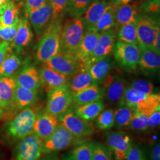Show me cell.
<instances>
[{
	"label": "cell",
	"instance_id": "cell-7",
	"mask_svg": "<svg viewBox=\"0 0 160 160\" xmlns=\"http://www.w3.org/2000/svg\"><path fill=\"white\" fill-rule=\"evenodd\" d=\"M43 154V141L34 133L24 138L14 151L15 160H39Z\"/></svg>",
	"mask_w": 160,
	"mask_h": 160
},
{
	"label": "cell",
	"instance_id": "cell-29",
	"mask_svg": "<svg viewBox=\"0 0 160 160\" xmlns=\"http://www.w3.org/2000/svg\"><path fill=\"white\" fill-rule=\"evenodd\" d=\"M19 8L12 1L9 0L3 11L0 14V26L12 25L19 20Z\"/></svg>",
	"mask_w": 160,
	"mask_h": 160
},
{
	"label": "cell",
	"instance_id": "cell-14",
	"mask_svg": "<svg viewBox=\"0 0 160 160\" xmlns=\"http://www.w3.org/2000/svg\"><path fill=\"white\" fill-rule=\"evenodd\" d=\"M105 135L108 146L116 159L125 160L129 151L133 146L130 135L123 131L107 132Z\"/></svg>",
	"mask_w": 160,
	"mask_h": 160
},
{
	"label": "cell",
	"instance_id": "cell-3",
	"mask_svg": "<svg viewBox=\"0 0 160 160\" xmlns=\"http://www.w3.org/2000/svg\"><path fill=\"white\" fill-rule=\"evenodd\" d=\"M85 32L80 17L67 20L63 24L61 34L60 51L64 53L72 54L79 46Z\"/></svg>",
	"mask_w": 160,
	"mask_h": 160
},
{
	"label": "cell",
	"instance_id": "cell-34",
	"mask_svg": "<svg viewBox=\"0 0 160 160\" xmlns=\"http://www.w3.org/2000/svg\"><path fill=\"white\" fill-rule=\"evenodd\" d=\"M21 65V61L16 54L9 53L0 65V76L11 77Z\"/></svg>",
	"mask_w": 160,
	"mask_h": 160
},
{
	"label": "cell",
	"instance_id": "cell-45",
	"mask_svg": "<svg viewBox=\"0 0 160 160\" xmlns=\"http://www.w3.org/2000/svg\"><path fill=\"white\" fill-rule=\"evenodd\" d=\"M125 160H147L142 149L138 146H133L129 151Z\"/></svg>",
	"mask_w": 160,
	"mask_h": 160
},
{
	"label": "cell",
	"instance_id": "cell-26",
	"mask_svg": "<svg viewBox=\"0 0 160 160\" xmlns=\"http://www.w3.org/2000/svg\"><path fill=\"white\" fill-rule=\"evenodd\" d=\"M103 95L98 84H93L85 89L73 94L72 103L78 106L102 100Z\"/></svg>",
	"mask_w": 160,
	"mask_h": 160
},
{
	"label": "cell",
	"instance_id": "cell-57",
	"mask_svg": "<svg viewBox=\"0 0 160 160\" xmlns=\"http://www.w3.org/2000/svg\"><path fill=\"white\" fill-rule=\"evenodd\" d=\"M1 43V39H0V43Z\"/></svg>",
	"mask_w": 160,
	"mask_h": 160
},
{
	"label": "cell",
	"instance_id": "cell-18",
	"mask_svg": "<svg viewBox=\"0 0 160 160\" xmlns=\"http://www.w3.org/2000/svg\"><path fill=\"white\" fill-rule=\"evenodd\" d=\"M58 117L48 112L38 114L33 127V133L43 141L49 137L59 125Z\"/></svg>",
	"mask_w": 160,
	"mask_h": 160
},
{
	"label": "cell",
	"instance_id": "cell-24",
	"mask_svg": "<svg viewBox=\"0 0 160 160\" xmlns=\"http://www.w3.org/2000/svg\"><path fill=\"white\" fill-rule=\"evenodd\" d=\"M89 67L82 65L81 68L69 79L68 88L74 94L94 84L89 71Z\"/></svg>",
	"mask_w": 160,
	"mask_h": 160
},
{
	"label": "cell",
	"instance_id": "cell-38",
	"mask_svg": "<svg viewBox=\"0 0 160 160\" xmlns=\"http://www.w3.org/2000/svg\"><path fill=\"white\" fill-rule=\"evenodd\" d=\"M94 0H68V10L74 17H81Z\"/></svg>",
	"mask_w": 160,
	"mask_h": 160
},
{
	"label": "cell",
	"instance_id": "cell-22",
	"mask_svg": "<svg viewBox=\"0 0 160 160\" xmlns=\"http://www.w3.org/2000/svg\"><path fill=\"white\" fill-rule=\"evenodd\" d=\"M38 92L28 90L17 85L13 104V111L15 115L20 110L30 107L36 103L38 100Z\"/></svg>",
	"mask_w": 160,
	"mask_h": 160
},
{
	"label": "cell",
	"instance_id": "cell-19",
	"mask_svg": "<svg viewBox=\"0 0 160 160\" xmlns=\"http://www.w3.org/2000/svg\"><path fill=\"white\" fill-rule=\"evenodd\" d=\"M14 80L17 86L32 91L38 92L41 87L39 72L32 66L22 69L15 77Z\"/></svg>",
	"mask_w": 160,
	"mask_h": 160
},
{
	"label": "cell",
	"instance_id": "cell-42",
	"mask_svg": "<svg viewBox=\"0 0 160 160\" xmlns=\"http://www.w3.org/2000/svg\"><path fill=\"white\" fill-rule=\"evenodd\" d=\"M18 20L12 25L0 26V39L4 41L12 42L17 33Z\"/></svg>",
	"mask_w": 160,
	"mask_h": 160
},
{
	"label": "cell",
	"instance_id": "cell-44",
	"mask_svg": "<svg viewBox=\"0 0 160 160\" xmlns=\"http://www.w3.org/2000/svg\"><path fill=\"white\" fill-rule=\"evenodd\" d=\"M138 9L147 14H158L160 12V0H146L141 2Z\"/></svg>",
	"mask_w": 160,
	"mask_h": 160
},
{
	"label": "cell",
	"instance_id": "cell-15",
	"mask_svg": "<svg viewBox=\"0 0 160 160\" xmlns=\"http://www.w3.org/2000/svg\"><path fill=\"white\" fill-rule=\"evenodd\" d=\"M113 6L106 0H94L81 16L85 31L91 29L103 14Z\"/></svg>",
	"mask_w": 160,
	"mask_h": 160
},
{
	"label": "cell",
	"instance_id": "cell-43",
	"mask_svg": "<svg viewBox=\"0 0 160 160\" xmlns=\"http://www.w3.org/2000/svg\"><path fill=\"white\" fill-rule=\"evenodd\" d=\"M129 86L139 92L145 93L147 94H153L154 90V86L151 82L141 79L132 81Z\"/></svg>",
	"mask_w": 160,
	"mask_h": 160
},
{
	"label": "cell",
	"instance_id": "cell-20",
	"mask_svg": "<svg viewBox=\"0 0 160 160\" xmlns=\"http://www.w3.org/2000/svg\"><path fill=\"white\" fill-rule=\"evenodd\" d=\"M113 12L115 27L119 29L126 24L137 23L139 9L133 4H126L113 6Z\"/></svg>",
	"mask_w": 160,
	"mask_h": 160
},
{
	"label": "cell",
	"instance_id": "cell-27",
	"mask_svg": "<svg viewBox=\"0 0 160 160\" xmlns=\"http://www.w3.org/2000/svg\"><path fill=\"white\" fill-rule=\"evenodd\" d=\"M105 105L102 100L79 106L75 110L74 114L83 120L92 122L104 109Z\"/></svg>",
	"mask_w": 160,
	"mask_h": 160
},
{
	"label": "cell",
	"instance_id": "cell-46",
	"mask_svg": "<svg viewBox=\"0 0 160 160\" xmlns=\"http://www.w3.org/2000/svg\"><path fill=\"white\" fill-rule=\"evenodd\" d=\"M47 2V0H26L24 4L26 16Z\"/></svg>",
	"mask_w": 160,
	"mask_h": 160
},
{
	"label": "cell",
	"instance_id": "cell-55",
	"mask_svg": "<svg viewBox=\"0 0 160 160\" xmlns=\"http://www.w3.org/2000/svg\"><path fill=\"white\" fill-rule=\"evenodd\" d=\"M73 160V158L71 157V155H69L68 156H67V157H66L65 158H64V160Z\"/></svg>",
	"mask_w": 160,
	"mask_h": 160
},
{
	"label": "cell",
	"instance_id": "cell-48",
	"mask_svg": "<svg viewBox=\"0 0 160 160\" xmlns=\"http://www.w3.org/2000/svg\"><path fill=\"white\" fill-rule=\"evenodd\" d=\"M12 49V45L8 42L3 41L0 43V65L10 53Z\"/></svg>",
	"mask_w": 160,
	"mask_h": 160
},
{
	"label": "cell",
	"instance_id": "cell-17",
	"mask_svg": "<svg viewBox=\"0 0 160 160\" xmlns=\"http://www.w3.org/2000/svg\"><path fill=\"white\" fill-rule=\"evenodd\" d=\"M27 17L29 18L35 33L37 35H40L52 20L51 6L47 2L39 8L31 12Z\"/></svg>",
	"mask_w": 160,
	"mask_h": 160
},
{
	"label": "cell",
	"instance_id": "cell-8",
	"mask_svg": "<svg viewBox=\"0 0 160 160\" xmlns=\"http://www.w3.org/2000/svg\"><path fill=\"white\" fill-rule=\"evenodd\" d=\"M78 140L61 124L43 141V154H50L68 148Z\"/></svg>",
	"mask_w": 160,
	"mask_h": 160
},
{
	"label": "cell",
	"instance_id": "cell-23",
	"mask_svg": "<svg viewBox=\"0 0 160 160\" xmlns=\"http://www.w3.org/2000/svg\"><path fill=\"white\" fill-rule=\"evenodd\" d=\"M99 34L92 29L85 31L79 46L72 54L76 59L82 62L92 53L97 43Z\"/></svg>",
	"mask_w": 160,
	"mask_h": 160
},
{
	"label": "cell",
	"instance_id": "cell-32",
	"mask_svg": "<svg viewBox=\"0 0 160 160\" xmlns=\"http://www.w3.org/2000/svg\"><path fill=\"white\" fill-rule=\"evenodd\" d=\"M136 23H128L119 28L117 35L118 42L138 45Z\"/></svg>",
	"mask_w": 160,
	"mask_h": 160
},
{
	"label": "cell",
	"instance_id": "cell-28",
	"mask_svg": "<svg viewBox=\"0 0 160 160\" xmlns=\"http://www.w3.org/2000/svg\"><path fill=\"white\" fill-rule=\"evenodd\" d=\"M112 66L113 62L109 57L92 65L89 71L94 84H98L99 83H102L104 78L109 74Z\"/></svg>",
	"mask_w": 160,
	"mask_h": 160
},
{
	"label": "cell",
	"instance_id": "cell-37",
	"mask_svg": "<svg viewBox=\"0 0 160 160\" xmlns=\"http://www.w3.org/2000/svg\"><path fill=\"white\" fill-rule=\"evenodd\" d=\"M93 143L84 142L75 147L71 154L74 160H92Z\"/></svg>",
	"mask_w": 160,
	"mask_h": 160
},
{
	"label": "cell",
	"instance_id": "cell-30",
	"mask_svg": "<svg viewBox=\"0 0 160 160\" xmlns=\"http://www.w3.org/2000/svg\"><path fill=\"white\" fill-rule=\"evenodd\" d=\"M135 114V109L125 105L119 106L114 111L115 125L118 128L126 127Z\"/></svg>",
	"mask_w": 160,
	"mask_h": 160
},
{
	"label": "cell",
	"instance_id": "cell-52",
	"mask_svg": "<svg viewBox=\"0 0 160 160\" xmlns=\"http://www.w3.org/2000/svg\"><path fill=\"white\" fill-rule=\"evenodd\" d=\"M9 0H0V14L3 11L4 9L6 4H7L8 1Z\"/></svg>",
	"mask_w": 160,
	"mask_h": 160
},
{
	"label": "cell",
	"instance_id": "cell-36",
	"mask_svg": "<svg viewBox=\"0 0 160 160\" xmlns=\"http://www.w3.org/2000/svg\"><path fill=\"white\" fill-rule=\"evenodd\" d=\"M114 125V111L112 109L103 110L97 116L96 125L100 130H109Z\"/></svg>",
	"mask_w": 160,
	"mask_h": 160
},
{
	"label": "cell",
	"instance_id": "cell-47",
	"mask_svg": "<svg viewBox=\"0 0 160 160\" xmlns=\"http://www.w3.org/2000/svg\"><path fill=\"white\" fill-rule=\"evenodd\" d=\"M160 124V108L156 109L149 116L148 120V129H155L159 127Z\"/></svg>",
	"mask_w": 160,
	"mask_h": 160
},
{
	"label": "cell",
	"instance_id": "cell-5",
	"mask_svg": "<svg viewBox=\"0 0 160 160\" xmlns=\"http://www.w3.org/2000/svg\"><path fill=\"white\" fill-rule=\"evenodd\" d=\"M126 87L125 79L119 75L109 74L102 82L103 98L110 106H121Z\"/></svg>",
	"mask_w": 160,
	"mask_h": 160
},
{
	"label": "cell",
	"instance_id": "cell-31",
	"mask_svg": "<svg viewBox=\"0 0 160 160\" xmlns=\"http://www.w3.org/2000/svg\"><path fill=\"white\" fill-rule=\"evenodd\" d=\"M150 94L141 92L130 86H127L124 92L122 105H125L135 109L138 105L142 102Z\"/></svg>",
	"mask_w": 160,
	"mask_h": 160
},
{
	"label": "cell",
	"instance_id": "cell-25",
	"mask_svg": "<svg viewBox=\"0 0 160 160\" xmlns=\"http://www.w3.org/2000/svg\"><path fill=\"white\" fill-rule=\"evenodd\" d=\"M138 45L141 51L139 67L144 71L149 72H154L158 71L160 66V54L151 49Z\"/></svg>",
	"mask_w": 160,
	"mask_h": 160
},
{
	"label": "cell",
	"instance_id": "cell-58",
	"mask_svg": "<svg viewBox=\"0 0 160 160\" xmlns=\"http://www.w3.org/2000/svg\"></svg>",
	"mask_w": 160,
	"mask_h": 160
},
{
	"label": "cell",
	"instance_id": "cell-50",
	"mask_svg": "<svg viewBox=\"0 0 160 160\" xmlns=\"http://www.w3.org/2000/svg\"><path fill=\"white\" fill-rule=\"evenodd\" d=\"M113 6H119L122 4H129L132 0H106Z\"/></svg>",
	"mask_w": 160,
	"mask_h": 160
},
{
	"label": "cell",
	"instance_id": "cell-2",
	"mask_svg": "<svg viewBox=\"0 0 160 160\" xmlns=\"http://www.w3.org/2000/svg\"><path fill=\"white\" fill-rule=\"evenodd\" d=\"M63 24L60 18L52 19L43 32L36 52V60L44 62L60 51L61 34Z\"/></svg>",
	"mask_w": 160,
	"mask_h": 160
},
{
	"label": "cell",
	"instance_id": "cell-49",
	"mask_svg": "<svg viewBox=\"0 0 160 160\" xmlns=\"http://www.w3.org/2000/svg\"><path fill=\"white\" fill-rule=\"evenodd\" d=\"M150 153L151 160H160V142H157L153 144Z\"/></svg>",
	"mask_w": 160,
	"mask_h": 160
},
{
	"label": "cell",
	"instance_id": "cell-35",
	"mask_svg": "<svg viewBox=\"0 0 160 160\" xmlns=\"http://www.w3.org/2000/svg\"><path fill=\"white\" fill-rule=\"evenodd\" d=\"M114 27L115 22L113 12V6H112L103 14L102 17L100 18V20L97 22V23L91 29L100 33L102 32L109 30L110 29H114Z\"/></svg>",
	"mask_w": 160,
	"mask_h": 160
},
{
	"label": "cell",
	"instance_id": "cell-41",
	"mask_svg": "<svg viewBox=\"0 0 160 160\" xmlns=\"http://www.w3.org/2000/svg\"><path fill=\"white\" fill-rule=\"evenodd\" d=\"M92 160H112L110 152L102 143H93Z\"/></svg>",
	"mask_w": 160,
	"mask_h": 160
},
{
	"label": "cell",
	"instance_id": "cell-10",
	"mask_svg": "<svg viewBox=\"0 0 160 160\" xmlns=\"http://www.w3.org/2000/svg\"><path fill=\"white\" fill-rule=\"evenodd\" d=\"M113 51L114 59L122 67L135 69L139 65L141 51L138 45L118 42Z\"/></svg>",
	"mask_w": 160,
	"mask_h": 160
},
{
	"label": "cell",
	"instance_id": "cell-6",
	"mask_svg": "<svg viewBox=\"0 0 160 160\" xmlns=\"http://www.w3.org/2000/svg\"><path fill=\"white\" fill-rule=\"evenodd\" d=\"M73 94L68 86L48 92L46 112L57 117L64 114L72 103Z\"/></svg>",
	"mask_w": 160,
	"mask_h": 160
},
{
	"label": "cell",
	"instance_id": "cell-54",
	"mask_svg": "<svg viewBox=\"0 0 160 160\" xmlns=\"http://www.w3.org/2000/svg\"><path fill=\"white\" fill-rule=\"evenodd\" d=\"M2 114H3V110L1 106V100H0V119H2Z\"/></svg>",
	"mask_w": 160,
	"mask_h": 160
},
{
	"label": "cell",
	"instance_id": "cell-1",
	"mask_svg": "<svg viewBox=\"0 0 160 160\" xmlns=\"http://www.w3.org/2000/svg\"><path fill=\"white\" fill-rule=\"evenodd\" d=\"M38 116L36 110L32 107L20 110L11 120L6 122L2 130V137L7 142L14 143L33 133Z\"/></svg>",
	"mask_w": 160,
	"mask_h": 160
},
{
	"label": "cell",
	"instance_id": "cell-51",
	"mask_svg": "<svg viewBox=\"0 0 160 160\" xmlns=\"http://www.w3.org/2000/svg\"><path fill=\"white\" fill-rule=\"evenodd\" d=\"M12 1L17 5L19 8L24 6L25 1H26V0H12Z\"/></svg>",
	"mask_w": 160,
	"mask_h": 160
},
{
	"label": "cell",
	"instance_id": "cell-39",
	"mask_svg": "<svg viewBox=\"0 0 160 160\" xmlns=\"http://www.w3.org/2000/svg\"><path fill=\"white\" fill-rule=\"evenodd\" d=\"M148 115L147 114L136 113L129 123L125 128L128 129L133 130L135 131H145L148 129Z\"/></svg>",
	"mask_w": 160,
	"mask_h": 160
},
{
	"label": "cell",
	"instance_id": "cell-12",
	"mask_svg": "<svg viewBox=\"0 0 160 160\" xmlns=\"http://www.w3.org/2000/svg\"><path fill=\"white\" fill-rule=\"evenodd\" d=\"M43 63V65L68 78L74 75L82 67L81 62L76 59L72 54L61 52Z\"/></svg>",
	"mask_w": 160,
	"mask_h": 160
},
{
	"label": "cell",
	"instance_id": "cell-13",
	"mask_svg": "<svg viewBox=\"0 0 160 160\" xmlns=\"http://www.w3.org/2000/svg\"><path fill=\"white\" fill-rule=\"evenodd\" d=\"M16 86L14 78L0 76V100L3 110L2 119L6 122L11 120L15 116L13 104Z\"/></svg>",
	"mask_w": 160,
	"mask_h": 160
},
{
	"label": "cell",
	"instance_id": "cell-40",
	"mask_svg": "<svg viewBox=\"0 0 160 160\" xmlns=\"http://www.w3.org/2000/svg\"><path fill=\"white\" fill-rule=\"evenodd\" d=\"M47 2L51 6L52 19L61 18L63 13L68 10V0H47Z\"/></svg>",
	"mask_w": 160,
	"mask_h": 160
},
{
	"label": "cell",
	"instance_id": "cell-9",
	"mask_svg": "<svg viewBox=\"0 0 160 160\" xmlns=\"http://www.w3.org/2000/svg\"><path fill=\"white\" fill-rule=\"evenodd\" d=\"M62 115L60 124L78 139L90 137L96 131V126L92 123L81 119L74 113L68 112Z\"/></svg>",
	"mask_w": 160,
	"mask_h": 160
},
{
	"label": "cell",
	"instance_id": "cell-21",
	"mask_svg": "<svg viewBox=\"0 0 160 160\" xmlns=\"http://www.w3.org/2000/svg\"><path fill=\"white\" fill-rule=\"evenodd\" d=\"M33 33L26 18H19L17 33L12 42V47L19 53L29 45L33 39Z\"/></svg>",
	"mask_w": 160,
	"mask_h": 160
},
{
	"label": "cell",
	"instance_id": "cell-56",
	"mask_svg": "<svg viewBox=\"0 0 160 160\" xmlns=\"http://www.w3.org/2000/svg\"><path fill=\"white\" fill-rule=\"evenodd\" d=\"M46 160H59L57 158H49Z\"/></svg>",
	"mask_w": 160,
	"mask_h": 160
},
{
	"label": "cell",
	"instance_id": "cell-11",
	"mask_svg": "<svg viewBox=\"0 0 160 160\" xmlns=\"http://www.w3.org/2000/svg\"><path fill=\"white\" fill-rule=\"evenodd\" d=\"M136 24L138 45L154 50L155 38L160 28V22L146 15L138 17Z\"/></svg>",
	"mask_w": 160,
	"mask_h": 160
},
{
	"label": "cell",
	"instance_id": "cell-33",
	"mask_svg": "<svg viewBox=\"0 0 160 160\" xmlns=\"http://www.w3.org/2000/svg\"><path fill=\"white\" fill-rule=\"evenodd\" d=\"M160 108V96L159 94L149 95L142 102L139 104L135 109L137 113L149 116L156 109Z\"/></svg>",
	"mask_w": 160,
	"mask_h": 160
},
{
	"label": "cell",
	"instance_id": "cell-16",
	"mask_svg": "<svg viewBox=\"0 0 160 160\" xmlns=\"http://www.w3.org/2000/svg\"><path fill=\"white\" fill-rule=\"evenodd\" d=\"M39 74L41 86L47 92L60 87L68 86V77L46 66L41 68Z\"/></svg>",
	"mask_w": 160,
	"mask_h": 160
},
{
	"label": "cell",
	"instance_id": "cell-53",
	"mask_svg": "<svg viewBox=\"0 0 160 160\" xmlns=\"http://www.w3.org/2000/svg\"><path fill=\"white\" fill-rule=\"evenodd\" d=\"M145 1H146V0H135V2H134L133 4L138 7L141 2H142Z\"/></svg>",
	"mask_w": 160,
	"mask_h": 160
},
{
	"label": "cell",
	"instance_id": "cell-4",
	"mask_svg": "<svg viewBox=\"0 0 160 160\" xmlns=\"http://www.w3.org/2000/svg\"><path fill=\"white\" fill-rule=\"evenodd\" d=\"M116 36V30L114 29L100 33L94 49L81 62L82 65L90 68L97 61L108 57L113 50Z\"/></svg>",
	"mask_w": 160,
	"mask_h": 160
}]
</instances>
